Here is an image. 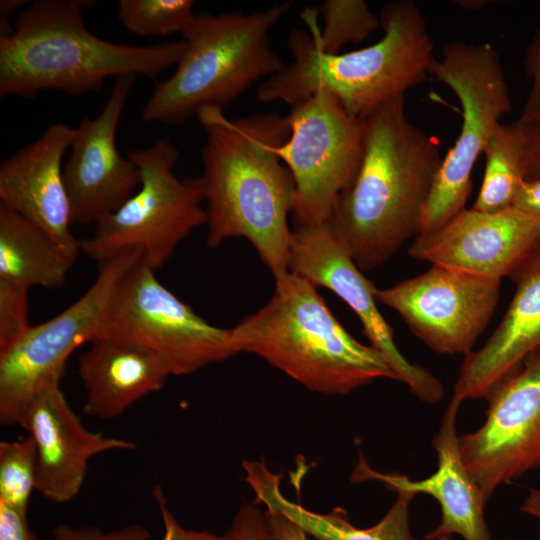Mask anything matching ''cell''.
Here are the masks:
<instances>
[{
    "label": "cell",
    "mask_w": 540,
    "mask_h": 540,
    "mask_svg": "<svg viewBox=\"0 0 540 540\" xmlns=\"http://www.w3.org/2000/svg\"><path fill=\"white\" fill-rule=\"evenodd\" d=\"M206 132L203 171L193 184L206 202L207 245L246 238L273 276L289 271L288 224L295 182L278 154L289 137L288 116L254 114L236 120L208 107L197 115Z\"/></svg>",
    "instance_id": "obj_1"
},
{
    "label": "cell",
    "mask_w": 540,
    "mask_h": 540,
    "mask_svg": "<svg viewBox=\"0 0 540 540\" xmlns=\"http://www.w3.org/2000/svg\"><path fill=\"white\" fill-rule=\"evenodd\" d=\"M364 124L357 174L328 223L358 268L368 272L419 234L443 157L436 141L408 119L404 95L384 102Z\"/></svg>",
    "instance_id": "obj_2"
},
{
    "label": "cell",
    "mask_w": 540,
    "mask_h": 540,
    "mask_svg": "<svg viewBox=\"0 0 540 540\" xmlns=\"http://www.w3.org/2000/svg\"><path fill=\"white\" fill-rule=\"evenodd\" d=\"M86 0H36L20 10L12 32L0 37V95L34 98L43 90L71 96L99 91L109 77L155 80L182 56L184 40L138 46L92 34Z\"/></svg>",
    "instance_id": "obj_3"
},
{
    "label": "cell",
    "mask_w": 540,
    "mask_h": 540,
    "mask_svg": "<svg viewBox=\"0 0 540 540\" xmlns=\"http://www.w3.org/2000/svg\"><path fill=\"white\" fill-rule=\"evenodd\" d=\"M379 19L383 37L347 53L326 54L311 34L293 30L288 37L293 61L259 84L256 99L293 106L325 89L351 116L366 118L384 102L424 82L435 57L420 8L411 0L390 1Z\"/></svg>",
    "instance_id": "obj_4"
},
{
    "label": "cell",
    "mask_w": 540,
    "mask_h": 540,
    "mask_svg": "<svg viewBox=\"0 0 540 540\" xmlns=\"http://www.w3.org/2000/svg\"><path fill=\"white\" fill-rule=\"evenodd\" d=\"M258 311L231 328L238 353L260 356L307 389L344 395L378 379L398 380L384 356L352 337L316 287L288 271Z\"/></svg>",
    "instance_id": "obj_5"
},
{
    "label": "cell",
    "mask_w": 540,
    "mask_h": 540,
    "mask_svg": "<svg viewBox=\"0 0 540 540\" xmlns=\"http://www.w3.org/2000/svg\"><path fill=\"white\" fill-rule=\"evenodd\" d=\"M290 6L284 2L249 13L195 15L182 34L186 48L172 75L156 85L143 119L181 124L204 108L223 109L261 77L280 72L285 64L269 34Z\"/></svg>",
    "instance_id": "obj_6"
},
{
    "label": "cell",
    "mask_w": 540,
    "mask_h": 540,
    "mask_svg": "<svg viewBox=\"0 0 540 540\" xmlns=\"http://www.w3.org/2000/svg\"><path fill=\"white\" fill-rule=\"evenodd\" d=\"M128 158L140 171L139 190L96 223L93 236L80 241V251L99 263L127 248H140L144 263L156 271L206 223V209L191 178L176 177L179 151L168 137L131 151Z\"/></svg>",
    "instance_id": "obj_7"
},
{
    "label": "cell",
    "mask_w": 540,
    "mask_h": 540,
    "mask_svg": "<svg viewBox=\"0 0 540 540\" xmlns=\"http://www.w3.org/2000/svg\"><path fill=\"white\" fill-rule=\"evenodd\" d=\"M429 74L457 96L462 124L454 146L443 157L423 207L419 234L441 227L465 209L474 164L500 118L511 109L500 57L488 43L446 44L441 58L433 60Z\"/></svg>",
    "instance_id": "obj_8"
},
{
    "label": "cell",
    "mask_w": 540,
    "mask_h": 540,
    "mask_svg": "<svg viewBox=\"0 0 540 540\" xmlns=\"http://www.w3.org/2000/svg\"><path fill=\"white\" fill-rule=\"evenodd\" d=\"M143 259L122 277L94 340L108 338L148 349L168 364L173 376L238 354L231 330L195 313L159 282Z\"/></svg>",
    "instance_id": "obj_9"
},
{
    "label": "cell",
    "mask_w": 540,
    "mask_h": 540,
    "mask_svg": "<svg viewBox=\"0 0 540 540\" xmlns=\"http://www.w3.org/2000/svg\"><path fill=\"white\" fill-rule=\"evenodd\" d=\"M144 258L140 248H127L99 262L89 289L51 319L31 326L0 353V423L21 426L34 397L60 382L66 361L79 346L97 336L113 294L125 273Z\"/></svg>",
    "instance_id": "obj_10"
},
{
    "label": "cell",
    "mask_w": 540,
    "mask_h": 540,
    "mask_svg": "<svg viewBox=\"0 0 540 540\" xmlns=\"http://www.w3.org/2000/svg\"><path fill=\"white\" fill-rule=\"evenodd\" d=\"M288 119L290 134L278 154L295 182V227L324 224L357 174L364 118L351 116L333 93L320 89L293 105Z\"/></svg>",
    "instance_id": "obj_11"
},
{
    "label": "cell",
    "mask_w": 540,
    "mask_h": 540,
    "mask_svg": "<svg viewBox=\"0 0 540 540\" xmlns=\"http://www.w3.org/2000/svg\"><path fill=\"white\" fill-rule=\"evenodd\" d=\"M500 284L501 280L432 265L418 276L376 288L375 298L397 312L433 351L466 356L495 312Z\"/></svg>",
    "instance_id": "obj_12"
},
{
    "label": "cell",
    "mask_w": 540,
    "mask_h": 540,
    "mask_svg": "<svg viewBox=\"0 0 540 540\" xmlns=\"http://www.w3.org/2000/svg\"><path fill=\"white\" fill-rule=\"evenodd\" d=\"M485 399V421L459 436V446L487 503L501 485L540 466V349Z\"/></svg>",
    "instance_id": "obj_13"
},
{
    "label": "cell",
    "mask_w": 540,
    "mask_h": 540,
    "mask_svg": "<svg viewBox=\"0 0 540 540\" xmlns=\"http://www.w3.org/2000/svg\"><path fill=\"white\" fill-rule=\"evenodd\" d=\"M289 271L340 297L359 318L370 345L418 399L425 403L442 399L441 381L399 351L393 330L377 307V287L364 276L328 222L293 229Z\"/></svg>",
    "instance_id": "obj_14"
},
{
    "label": "cell",
    "mask_w": 540,
    "mask_h": 540,
    "mask_svg": "<svg viewBox=\"0 0 540 540\" xmlns=\"http://www.w3.org/2000/svg\"><path fill=\"white\" fill-rule=\"evenodd\" d=\"M135 75L119 77L101 112L82 118L63 167L71 222L95 224L119 209L141 184L138 167L116 145V131Z\"/></svg>",
    "instance_id": "obj_15"
},
{
    "label": "cell",
    "mask_w": 540,
    "mask_h": 540,
    "mask_svg": "<svg viewBox=\"0 0 540 540\" xmlns=\"http://www.w3.org/2000/svg\"><path fill=\"white\" fill-rule=\"evenodd\" d=\"M540 243V218L513 206L498 212L464 209L415 237L409 255L473 275L501 280Z\"/></svg>",
    "instance_id": "obj_16"
},
{
    "label": "cell",
    "mask_w": 540,
    "mask_h": 540,
    "mask_svg": "<svg viewBox=\"0 0 540 540\" xmlns=\"http://www.w3.org/2000/svg\"><path fill=\"white\" fill-rule=\"evenodd\" d=\"M20 427L35 444L36 491L54 503L78 495L92 457L136 448L129 440L87 429L66 400L60 382L45 386L34 397Z\"/></svg>",
    "instance_id": "obj_17"
},
{
    "label": "cell",
    "mask_w": 540,
    "mask_h": 540,
    "mask_svg": "<svg viewBox=\"0 0 540 540\" xmlns=\"http://www.w3.org/2000/svg\"><path fill=\"white\" fill-rule=\"evenodd\" d=\"M75 134L76 128L53 124L36 141L2 162L0 204L38 225L77 257L80 241L70 230V204L61 164Z\"/></svg>",
    "instance_id": "obj_18"
},
{
    "label": "cell",
    "mask_w": 540,
    "mask_h": 540,
    "mask_svg": "<svg viewBox=\"0 0 540 540\" xmlns=\"http://www.w3.org/2000/svg\"><path fill=\"white\" fill-rule=\"evenodd\" d=\"M508 277L516 286L513 299L486 343L465 356L452 400L485 399L540 349V243Z\"/></svg>",
    "instance_id": "obj_19"
},
{
    "label": "cell",
    "mask_w": 540,
    "mask_h": 540,
    "mask_svg": "<svg viewBox=\"0 0 540 540\" xmlns=\"http://www.w3.org/2000/svg\"><path fill=\"white\" fill-rule=\"evenodd\" d=\"M461 403L450 401L432 443L437 453L438 467L429 477L414 481L399 473H380L361 459L353 479L376 480L394 491L433 496L441 507L440 524L425 535L426 540L459 535L465 540H491L484 519V500L481 491L466 469L460 452L456 418Z\"/></svg>",
    "instance_id": "obj_20"
},
{
    "label": "cell",
    "mask_w": 540,
    "mask_h": 540,
    "mask_svg": "<svg viewBox=\"0 0 540 540\" xmlns=\"http://www.w3.org/2000/svg\"><path fill=\"white\" fill-rule=\"evenodd\" d=\"M78 374L86 391L84 413L100 419L120 416L173 376L156 353L108 338L90 343L79 357Z\"/></svg>",
    "instance_id": "obj_21"
},
{
    "label": "cell",
    "mask_w": 540,
    "mask_h": 540,
    "mask_svg": "<svg viewBox=\"0 0 540 540\" xmlns=\"http://www.w3.org/2000/svg\"><path fill=\"white\" fill-rule=\"evenodd\" d=\"M245 481L256 495V503L277 512L302 528L316 540H417L411 533L409 507L414 495L398 491L385 516L374 526H354L340 507L329 513H317L287 499L280 490V475L263 461H244Z\"/></svg>",
    "instance_id": "obj_22"
},
{
    "label": "cell",
    "mask_w": 540,
    "mask_h": 540,
    "mask_svg": "<svg viewBox=\"0 0 540 540\" xmlns=\"http://www.w3.org/2000/svg\"><path fill=\"white\" fill-rule=\"evenodd\" d=\"M76 256L38 225L0 204V279L26 286H62Z\"/></svg>",
    "instance_id": "obj_23"
},
{
    "label": "cell",
    "mask_w": 540,
    "mask_h": 540,
    "mask_svg": "<svg viewBox=\"0 0 540 540\" xmlns=\"http://www.w3.org/2000/svg\"><path fill=\"white\" fill-rule=\"evenodd\" d=\"M483 182L473 209L498 212L512 206L525 181L522 126L519 121L498 123L484 147Z\"/></svg>",
    "instance_id": "obj_24"
},
{
    "label": "cell",
    "mask_w": 540,
    "mask_h": 540,
    "mask_svg": "<svg viewBox=\"0 0 540 540\" xmlns=\"http://www.w3.org/2000/svg\"><path fill=\"white\" fill-rule=\"evenodd\" d=\"M323 29L317 27V12L307 10L303 18L315 45L326 54H338L349 43H360L380 28L375 15L363 0H326L318 7Z\"/></svg>",
    "instance_id": "obj_25"
},
{
    "label": "cell",
    "mask_w": 540,
    "mask_h": 540,
    "mask_svg": "<svg viewBox=\"0 0 540 540\" xmlns=\"http://www.w3.org/2000/svg\"><path fill=\"white\" fill-rule=\"evenodd\" d=\"M191 0H120L121 24L138 36H166L186 30L195 17Z\"/></svg>",
    "instance_id": "obj_26"
},
{
    "label": "cell",
    "mask_w": 540,
    "mask_h": 540,
    "mask_svg": "<svg viewBox=\"0 0 540 540\" xmlns=\"http://www.w3.org/2000/svg\"><path fill=\"white\" fill-rule=\"evenodd\" d=\"M37 456L33 439L0 442V502L28 511L36 490Z\"/></svg>",
    "instance_id": "obj_27"
},
{
    "label": "cell",
    "mask_w": 540,
    "mask_h": 540,
    "mask_svg": "<svg viewBox=\"0 0 540 540\" xmlns=\"http://www.w3.org/2000/svg\"><path fill=\"white\" fill-rule=\"evenodd\" d=\"M28 287L0 279V353L31 327L28 322Z\"/></svg>",
    "instance_id": "obj_28"
},
{
    "label": "cell",
    "mask_w": 540,
    "mask_h": 540,
    "mask_svg": "<svg viewBox=\"0 0 540 540\" xmlns=\"http://www.w3.org/2000/svg\"><path fill=\"white\" fill-rule=\"evenodd\" d=\"M223 540H276L266 517L255 504H245L237 511Z\"/></svg>",
    "instance_id": "obj_29"
},
{
    "label": "cell",
    "mask_w": 540,
    "mask_h": 540,
    "mask_svg": "<svg viewBox=\"0 0 540 540\" xmlns=\"http://www.w3.org/2000/svg\"><path fill=\"white\" fill-rule=\"evenodd\" d=\"M150 531L143 525L130 524L105 532L97 527H72L59 524L52 530L53 540H149Z\"/></svg>",
    "instance_id": "obj_30"
},
{
    "label": "cell",
    "mask_w": 540,
    "mask_h": 540,
    "mask_svg": "<svg viewBox=\"0 0 540 540\" xmlns=\"http://www.w3.org/2000/svg\"><path fill=\"white\" fill-rule=\"evenodd\" d=\"M524 67L527 78L531 80V88L518 120L522 123L540 117V29L528 46Z\"/></svg>",
    "instance_id": "obj_31"
},
{
    "label": "cell",
    "mask_w": 540,
    "mask_h": 540,
    "mask_svg": "<svg viewBox=\"0 0 540 540\" xmlns=\"http://www.w3.org/2000/svg\"><path fill=\"white\" fill-rule=\"evenodd\" d=\"M153 497L159 507L163 521L164 533L161 540H223L217 535L205 530L188 529L182 526L167 505L164 492L160 486L153 489Z\"/></svg>",
    "instance_id": "obj_32"
},
{
    "label": "cell",
    "mask_w": 540,
    "mask_h": 540,
    "mask_svg": "<svg viewBox=\"0 0 540 540\" xmlns=\"http://www.w3.org/2000/svg\"><path fill=\"white\" fill-rule=\"evenodd\" d=\"M27 514L28 511L0 502V540H36Z\"/></svg>",
    "instance_id": "obj_33"
},
{
    "label": "cell",
    "mask_w": 540,
    "mask_h": 540,
    "mask_svg": "<svg viewBox=\"0 0 540 540\" xmlns=\"http://www.w3.org/2000/svg\"><path fill=\"white\" fill-rule=\"evenodd\" d=\"M520 122V121H519ZM525 181L540 179V117L522 123Z\"/></svg>",
    "instance_id": "obj_34"
},
{
    "label": "cell",
    "mask_w": 540,
    "mask_h": 540,
    "mask_svg": "<svg viewBox=\"0 0 540 540\" xmlns=\"http://www.w3.org/2000/svg\"><path fill=\"white\" fill-rule=\"evenodd\" d=\"M512 206L540 218V179L524 181Z\"/></svg>",
    "instance_id": "obj_35"
},
{
    "label": "cell",
    "mask_w": 540,
    "mask_h": 540,
    "mask_svg": "<svg viewBox=\"0 0 540 540\" xmlns=\"http://www.w3.org/2000/svg\"><path fill=\"white\" fill-rule=\"evenodd\" d=\"M269 527L276 540H309L307 533L283 515L265 510Z\"/></svg>",
    "instance_id": "obj_36"
},
{
    "label": "cell",
    "mask_w": 540,
    "mask_h": 540,
    "mask_svg": "<svg viewBox=\"0 0 540 540\" xmlns=\"http://www.w3.org/2000/svg\"><path fill=\"white\" fill-rule=\"evenodd\" d=\"M521 511L540 520V489H530Z\"/></svg>",
    "instance_id": "obj_37"
},
{
    "label": "cell",
    "mask_w": 540,
    "mask_h": 540,
    "mask_svg": "<svg viewBox=\"0 0 540 540\" xmlns=\"http://www.w3.org/2000/svg\"><path fill=\"white\" fill-rule=\"evenodd\" d=\"M437 540H451V536H442L439 537Z\"/></svg>",
    "instance_id": "obj_38"
}]
</instances>
